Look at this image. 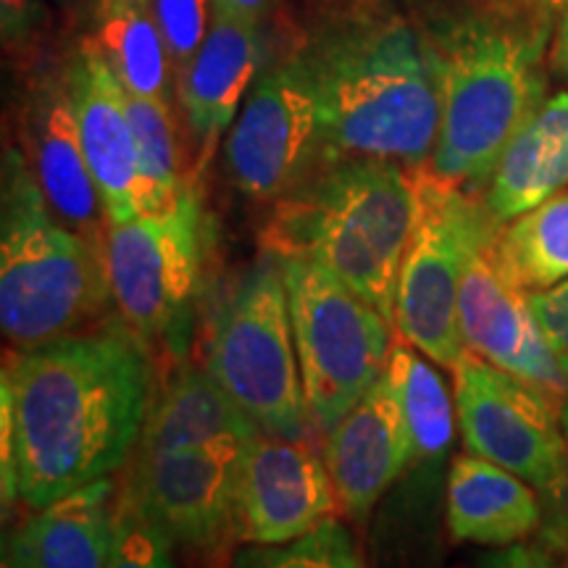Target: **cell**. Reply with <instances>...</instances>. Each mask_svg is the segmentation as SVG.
Here are the masks:
<instances>
[{"instance_id": "1", "label": "cell", "mask_w": 568, "mask_h": 568, "mask_svg": "<svg viewBox=\"0 0 568 568\" xmlns=\"http://www.w3.org/2000/svg\"><path fill=\"white\" fill-rule=\"evenodd\" d=\"M153 361L122 316L6 358L0 395L11 403L27 508L51 506L132 458L155 393Z\"/></svg>"}, {"instance_id": "2", "label": "cell", "mask_w": 568, "mask_h": 568, "mask_svg": "<svg viewBox=\"0 0 568 568\" xmlns=\"http://www.w3.org/2000/svg\"><path fill=\"white\" fill-rule=\"evenodd\" d=\"M293 59L316 92L326 163L429 166L443 116L435 59L387 0L329 3Z\"/></svg>"}, {"instance_id": "3", "label": "cell", "mask_w": 568, "mask_h": 568, "mask_svg": "<svg viewBox=\"0 0 568 568\" xmlns=\"http://www.w3.org/2000/svg\"><path fill=\"white\" fill-rule=\"evenodd\" d=\"M418 216L416 169L337 159L274 201L261 247L329 268L395 326L397 276Z\"/></svg>"}, {"instance_id": "4", "label": "cell", "mask_w": 568, "mask_h": 568, "mask_svg": "<svg viewBox=\"0 0 568 568\" xmlns=\"http://www.w3.org/2000/svg\"><path fill=\"white\" fill-rule=\"evenodd\" d=\"M550 27L500 17L456 19L429 38L439 80V134L429 169L439 180L487 190L508 142L545 101Z\"/></svg>"}, {"instance_id": "5", "label": "cell", "mask_w": 568, "mask_h": 568, "mask_svg": "<svg viewBox=\"0 0 568 568\" xmlns=\"http://www.w3.org/2000/svg\"><path fill=\"white\" fill-rule=\"evenodd\" d=\"M105 253L55 216L30 161L3 159L0 219V326L13 351L80 335L109 318Z\"/></svg>"}, {"instance_id": "6", "label": "cell", "mask_w": 568, "mask_h": 568, "mask_svg": "<svg viewBox=\"0 0 568 568\" xmlns=\"http://www.w3.org/2000/svg\"><path fill=\"white\" fill-rule=\"evenodd\" d=\"M205 368L268 435L301 439L311 429L297 364L287 284L264 253L211 295L203 329Z\"/></svg>"}, {"instance_id": "7", "label": "cell", "mask_w": 568, "mask_h": 568, "mask_svg": "<svg viewBox=\"0 0 568 568\" xmlns=\"http://www.w3.org/2000/svg\"><path fill=\"white\" fill-rule=\"evenodd\" d=\"M209 230L195 187L163 213L105 232L113 305L155 358L187 361L201 301Z\"/></svg>"}, {"instance_id": "8", "label": "cell", "mask_w": 568, "mask_h": 568, "mask_svg": "<svg viewBox=\"0 0 568 568\" xmlns=\"http://www.w3.org/2000/svg\"><path fill=\"white\" fill-rule=\"evenodd\" d=\"M276 261L287 284L311 429L324 437L387 374L393 324L329 268Z\"/></svg>"}, {"instance_id": "9", "label": "cell", "mask_w": 568, "mask_h": 568, "mask_svg": "<svg viewBox=\"0 0 568 568\" xmlns=\"http://www.w3.org/2000/svg\"><path fill=\"white\" fill-rule=\"evenodd\" d=\"M418 216L397 276L395 329L403 343L450 368L466 353L458 326V293L466 264L493 243L500 222L485 201L450 184L429 166L416 169Z\"/></svg>"}, {"instance_id": "10", "label": "cell", "mask_w": 568, "mask_h": 568, "mask_svg": "<svg viewBox=\"0 0 568 568\" xmlns=\"http://www.w3.org/2000/svg\"><path fill=\"white\" fill-rule=\"evenodd\" d=\"M224 159L240 193L261 203L280 201L324 166L316 92L293 55L253 82Z\"/></svg>"}, {"instance_id": "11", "label": "cell", "mask_w": 568, "mask_h": 568, "mask_svg": "<svg viewBox=\"0 0 568 568\" xmlns=\"http://www.w3.org/2000/svg\"><path fill=\"white\" fill-rule=\"evenodd\" d=\"M243 447H184L132 456L119 495L193 558L224 552L234 527V497Z\"/></svg>"}, {"instance_id": "12", "label": "cell", "mask_w": 568, "mask_h": 568, "mask_svg": "<svg viewBox=\"0 0 568 568\" xmlns=\"http://www.w3.org/2000/svg\"><path fill=\"white\" fill-rule=\"evenodd\" d=\"M456 414L468 453L545 493L564 458L560 408L535 387L466 351L453 366Z\"/></svg>"}, {"instance_id": "13", "label": "cell", "mask_w": 568, "mask_h": 568, "mask_svg": "<svg viewBox=\"0 0 568 568\" xmlns=\"http://www.w3.org/2000/svg\"><path fill=\"white\" fill-rule=\"evenodd\" d=\"M339 500L324 453L308 439L258 432L237 468L234 527L251 545H282L335 518Z\"/></svg>"}, {"instance_id": "14", "label": "cell", "mask_w": 568, "mask_h": 568, "mask_svg": "<svg viewBox=\"0 0 568 568\" xmlns=\"http://www.w3.org/2000/svg\"><path fill=\"white\" fill-rule=\"evenodd\" d=\"M497 240V237H495ZM495 240L468 258L458 293L466 351L508 372L564 408L568 379L529 308V297L495 264Z\"/></svg>"}, {"instance_id": "15", "label": "cell", "mask_w": 568, "mask_h": 568, "mask_svg": "<svg viewBox=\"0 0 568 568\" xmlns=\"http://www.w3.org/2000/svg\"><path fill=\"white\" fill-rule=\"evenodd\" d=\"M71 111L90 174L101 193L105 222L124 224L140 216L142 180L138 145L126 113V90L105 59L101 42L84 40L63 71Z\"/></svg>"}, {"instance_id": "16", "label": "cell", "mask_w": 568, "mask_h": 568, "mask_svg": "<svg viewBox=\"0 0 568 568\" xmlns=\"http://www.w3.org/2000/svg\"><path fill=\"white\" fill-rule=\"evenodd\" d=\"M324 460L339 510L366 521L387 489L408 471L410 435L400 400L382 376L368 393L324 435Z\"/></svg>"}, {"instance_id": "17", "label": "cell", "mask_w": 568, "mask_h": 568, "mask_svg": "<svg viewBox=\"0 0 568 568\" xmlns=\"http://www.w3.org/2000/svg\"><path fill=\"white\" fill-rule=\"evenodd\" d=\"M261 24L213 11L201 51L180 77V103L195 142L197 176L209 166L224 132L237 116L261 67Z\"/></svg>"}, {"instance_id": "18", "label": "cell", "mask_w": 568, "mask_h": 568, "mask_svg": "<svg viewBox=\"0 0 568 568\" xmlns=\"http://www.w3.org/2000/svg\"><path fill=\"white\" fill-rule=\"evenodd\" d=\"M27 145H30L27 161L55 216L105 253L109 222H105L98 184L84 159L80 130L63 82L45 88L34 98L27 116Z\"/></svg>"}, {"instance_id": "19", "label": "cell", "mask_w": 568, "mask_h": 568, "mask_svg": "<svg viewBox=\"0 0 568 568\" xmlns=\"http://www.w3.org/2000/svg\"><path fill=\"white\" fill-rule=\"evenodd\" d=\"M119 489L98 479L51 506L32 510L3 539L9 568H105L113 545Z\"/></svg>"}, {"instance_id": "20", "label": "cell", "mask_w": 568, "mask_h": 568, "mask_svg": "<svg viewBox=\"0 0 568 568\" xmlns=\"http://www.w3.org/2000/svg\"><path fill=\"white\" fill-rule=\"evenodd\" d=\"M258 426L224 387L190 361L169 366L155 387L151 410L132 456L184 450V447H243L258 435Z\"/></svg>"}, {"instance_id": "21", "label": "cell", "mask_w": 568, "mask_h": 568, "mask_svg": "<svg viewBox=\"0 0 568 568\" xmlns=\"http://www.w3.org/2000/svg\"><path fill=\"white\" fill-rule=\"evenodd\" d=\"M542 500L527 479L468 450L450 460L445 527L453 542L506 548L537 535Z\"/></svg>"}, {"instance_id": "22", "label": "cell", "mask_w": 568, "mask_h": 568, "mask_svg": "<svg viewBox=\"0 0 568 568\" xmlns=\"http://www.w3.org/2000/svg\"><path fill=\"white\" fill-rule=\"evenodd\" d=\"M568 184V92L545 98L508 142L485 203L500 224L558 195Z\"/></svg>"}, {"instance_id": "23", "label": "cell", "mask_w": 568, "mask_h": 568, "mask_svg": "<svg viewBox=\"0 0 568 568\" xmlns=\"http://www.w3.org/2000/svg\"><path fill=\"white\" fill-rule=\"evenodd\" d=\"M387 376L408 426L410 466L450 468L458 414L443 374L422 358L414 345L400 343L389 355Z\"/></svg>"}, {"instance_id": "24", "label": "cell", "mask_w": 568, "mask_h": 568, "mask_svg": "<svg viewBox=\"0 0 568 568\" xmlns=\"http://www.w3.org/2000/svg\"><path fill=\"white\" fill-rule=\"evenodd\" d=\"M493 255L497 268L524 293L568 280V190L500 226Z\"/></svg>"}, {"instance_id": "25", "label": "cell", "mask_w": 568, "mask_h": 568, "mask_svg": "<svg viewBox=\"0 0 568 568\" xmlns=\"http://www.w3.org/2000/svg\"><path fill=\"white\" fill-rule=\"evenodd\" d=\"M98 42L130 95L169 101L174 67L155 21L153 3L124 6L103 13Z\"/></svg>"}, {"instance_id": "26", "label": "cell", "mask_w": 568, "mask_h": 568, "mask_svg": "<svg viewBox=\"0 0 568 568\" xmlns=\"http://www.w3.org/2000/svg\"><path fill=\"white\" fill-rule=\"evenodd\" d=\"M126 113H130L134 145H138L142 180L140 216L163 213L180 203V197L193 187L182 169L172 109H169V101L138 98L126 92Z\"/></svg>"}, {"instance_id": "27", "label": "cell", "mask_w": 568, "mask_h": 568, "mask_svg": "<svg viewBox=\"0 0 568 568\" xmlns=\"http://www.w3.org/2000/svg\"><path fill=\"white\" fill-rule=\"evenodd\" d=\"M230 568H366L351 531L329 518L308 535L282 545H253Z\"/></svg>"}, {"instance_id": "28", "label": "cell", "mask_w": 568, "mask_h": 568, "mask_svg": "<svg viewBox=\"0 0 568 568\" xmlns=\"http://www.w3.org/2000/svg\"><path fill=\"white\" fill-rule=\"evenodd\" d=\"M105 568H176L172 539L122 495L116 497L113 545Z\"/></svg>"}, {"instance_id": "29", "label": "cell", "mask_w": 568, "mask_h": 568, "mask_svg": "<svg viewBox=\"0 0 568 568\" xmlns=\"http://www.w3.org/2000/svg\"><path fill=\"white\" fill-rule=\"evenodd\" d=\"M153 13L180 80L211 30V0H153Z\"/></svg>"}, {"instance_id": "30", "label": "cell", "mask_w": 568, "mask_h": 568, "mask_svg": "<svg viewBox=\"0 0 568 568\" xmlns=\"http://www.w3.org/2000/svg\"><path fill=\"white\" fill-rule=\"evenodd\" d=\"M560 426H564V458H560L558 477L552 485L539 493L542 500V521L537 529V542L552 556H568V397L560 408Z\"/></svg>"}, {"instance_id": "31", "label": "cell", "mask_w": 568, "mask_h": 568, "mask_svg": "<svg viewBox=\"0 0 568 568\" xmlns=\"http://www.w3.org/2000/svg\"><path fill=\"white\" fill-rule=\"evenodd\" d=\"M529 308L568 379V280L527 293Z\"/></svg>"}, {"instance_id": "32", "label": "cell", "mask_w": 568, "mask_h": 568, "mask_svg": "<svg viewBox=\"0 0 568 568\" xmlns=\"http://www.w3.org/2000/svg\"><path fill=\"white\" fill-rule=\"evenodd\" d=\"M477 568H558L556 556L539 542H514L479 558Z\"/></svg>"}, {"instance_id": "33", "label": "cell", "mask_w": 568, "mask_h": 568, "mask_svg": "<svg viewBox=\"0 0 568 568\" xmlns=\"http://www.w3.org/2000/svg\"><path fill=\"white\" fill-rule=\"evenodd\" d=\"M34 21V0H0V27L3 40L11 42L30 32Z\"/></svg>"}, {"instance_id": "34", "label": "cell", "mask_w": 568, "mask_h": 568, "mask_svg": "<svg viewBox=\"0 0 568 568\" xmlns=\"http://www.w3.org/2000/svg\"><path fill=\"white\" fill-rule=\"evenodd\" d=\"M276 3H280V0H211V9L253 21V24H261V21L276 9Z\"/></svg>"}, {"instance_id": "35", "label": "cell", "mask_w": 568, "mask_h": 568, "mask_svg": "<svg viewBox=\"0 0 568 568\" xmlns=\"http://www.w3.org/2000/svg\"><path fill=\"white\" fill-rule=\"evenodd\" d=\"M550 59H552V67H556L560 74L568 77V3L558 11V27H556V38H552Z\"/></svg>"}, {"instance_id": "36", "label": "cell", "mask_w": 568, "mask_h": 568, "mask_svg": "<svg viewBox=\"0 0 568 568\" xmlns=\"http://www.w3.org/2000/svg\"><path fill=\"white\" fill-rule=\"evenodd\" d=\"M140 3H153V0H103L101 17L113 9H124V6H140Z\"/></svg>"}, {"instance_id": "37", "label": "cell", "mask_w": 568, "mask_h": 568, "mask_svg": "<svg viewBox=\"0 0 568 568\" xmlns=\"http://www.w3.org/2000/svg\"><path fill=\"white\" fill-rule=\"evenodd\" d=\"M535 3L545 11H560L568 3V0H535Z\"/></svg>"}, {"instance_id": "38", "label": "cell", "mask_w": 568, "mask_h": 568, "mask_svg": "<svg viewBox=\"0 0 568 568\" xmlns=\"http://www.w3.org/2000/svg\"><path fill=\"white\" fill-rule=\"evenodd\" d=\"M67 3H71V6H88V3H95L98 9H101L103 0H67Z\"/></svg>"}, {"instance_id": "39", "label": "cell", "mask_w": 568, "mask_h": 568, "mask_svg": "<svg viewBox=\"0 0 568 568\" xmlns=\"http://www.w3.org/2000/svg\"><path fill=\"white\" fill-rule=\"evenodd\" d=\"M566 568H568V556H566Z\"/></svg>"}, {"instance_id": "40", "label": "cell", "mask_w": 568, "mask_h": 568, "mask_svg": "<svg viewBox=\"0 0 568 568\" xmlns=\"http://www.w3.org/2000/svg\"><path fill=\"white\" fill-rule=\"evenodd\" d=\"M3 568H9V564H3Z\"/></svg>"}]
</instances>
